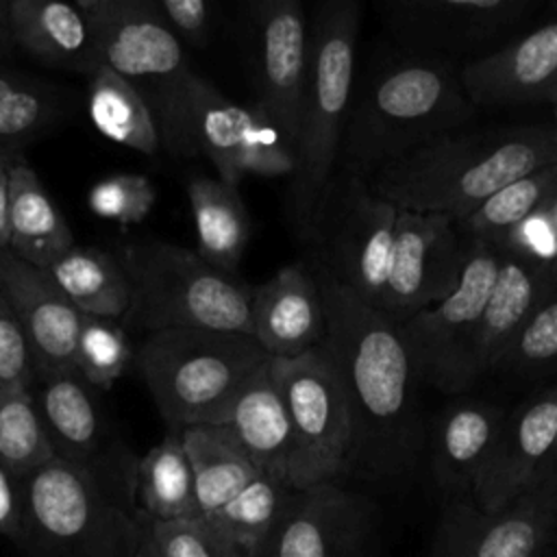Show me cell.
Wrapping results in <instances>:
<instances>
[{"label":"cell","mask_w":557,"mask_h":557,"mask_svg":"<svg viewBox=\"0 0 557 557\" xmlns=\"http://www.w3.org/2000/svg\"><path fill=\"white\" fill-rule=\"evenodd\" d=\"M326 311L329 352L352 420L348 472L392 476L413 466L422 442L418 376L400 329L320 268L313 270Z\"/></svg>","instance_id":"1"},{"label":"cell","mask_w":557,"mask_h":557,"mask_svg":"<svg viewBox=\"0 0 557 557\" xmlns=\"http://www.w3.org/2000/svg\"><path fill=\"white\" fill-rule=\"evenodd\" d=\"M137 463L109 450L89 466L54 457L26 474L17 544L28 557H135Z\"/></svg>","instance_id":"2"},{"label":"cell","mask_w":557,"mask_h":557,"mask_svg":"<svg viewBox=\"0 0 557 557\" xmlns=\"http://www.w3.org/2000/svg\"><path fill=\"white\" fill-rule=\"evenodd\" d=\"M557 161L553 126L453 131L368 176L400 211L440 213L459 224L511 181Z\"/></svg>","instance_id":"3"},{"label":"cell","mask_w":557,"mask_h":557,"mask_svg":"<svg viewBox=\"0 0 557 557\" xmlns=\"http://www.w3.org/2000/svg\"><path fill=\"white\" fill-rule=\"evenodd\" d=\"M474 111L450 61L396 59L352 89L337 168L368 178L405 152L459 131Z\"/></svg>","instance_id":"4"},{"label":"cell","mask_w":557,"mask_h":557,"mask_svg":"<svg viewBox=\"0 0 557 557\" xmlns=\"http://www.w3.org/2000/svg\"><path fill=\"white\" fill-rule=\"evenodd\" d=\"M361 13L355 0L320 2L309 24V70L298 115L296 170L285 213L292 233L309 242L313 215L339 163L342 137L355 89Z\"/></svg>","instance_id":"5"},{"label":"cell","mask_w":557,"mask_h":557,"mask_svg":"<svg viewBox=\"0 0 557 557\" xmlns=\"http://www.w3.org/2000/svg\"><path fill=\"white\" fill-rule=\"evenodd\" d=\"M270 361L252 335L209 329H165L146 335L137 366L170 424H224L246 383Z\"/></svg>","instance_id":"6"},{"label":"cell","mask_w":557,"mask_h":557,"mask_svg":"<svg viewBox=\"0 0 557 557\" xmlns=\"http://www.w3.org/2000/svg\"><path fill=\"white\" fill-rule=\"evenodd\" d=\"M133 302L126 318L152 331L209 329L252 335V287L183 246L141 239L120 252Z\"/></svg>","instance_id":"7"},{"label":"cell","mask_w":557,"mask_h":557,"mask_svg":"<svg viewBox=\"0 0 557 557\" xmlns=\"http://www.w3.org/2000/svg\"><path fill=\"white\" fill-rule=\"evenodd\" d=\"M163 144L176 154L207 157L218 178L235 187L246 176L289 178L296 170V148L270 115L255 102L228 100L196 72Z\"/></svg>","instance_id":"8"},{"label":"cell","mask_w":557,"mask_h":557,"mask_svg":"<svg viewBox=\"0 0 557 557\" xmlns=\"http://www.w3.org/2000/svg\"><path fill=\"white\" fill-rule=\"evenodd\" d=\"M398 209L368 178L337 168L318 202L311 237L315 268L381 311Z\"/></svg>","instance_id":"9"},{"label":"cell","mask_w":557,"mask_h":557,"mask_svg":"<svg viewBox=\"0 0 557 557\" xmlns=\"http://www.w3.org/2000/svg\"><path fill=\"white\" fill-rule=\"evenodd\" d=\"M272 376L285 400L294 450L289 483L305 490L348 472L352 420L342 379L320 346L300 357L272 359Z\"/></svg>","instance_id":"10"},{"label":"cell","mask_w":557,"mask_h":557,"mask_svg":"<svg viewBox=\"0 0 557 557\" xmlns=\"http://www.w3.org/2000/svg\"><path fill=\"white\" fill-rule=\"evenodd\" d=\"M85 15L98 59L126 78L150 104L157 126L178 107L194 72L183 44L152 0H74Z\"/></svg>","instance_id":"11"},{"label":"cell","mask_w":557,"mask_h":557,"mask_svg":"<svg viewBox=\"0 0 557 557\" xmlns=\"http://www.w3.org/2000/svg\"><path fill=\"white\" fill-rule=\"evenodd\" d=\"M468 244L455 292L398 324L418 381L444 394H457L476 383L472 368L476 331L498 272L496 248Z\"/></svg>","instance_id":"12"},{"label":"cell","mask_w":557,"mask_h":557,"mask_svg":"<svg viewBox=\"0 0 557 557\" xmlns=\"http://www.w3.org/2000/svg\"><path fill=\"white\" fill-rule=\"evenodd\" d=\"M557 540V479L540 481L498 511L448 496L433 557H546Z\"/></svg>","instance_id":"13"},{"label":"cell","mask_w":557,"mask_h":557,"mask_svg":"<svg viewBox=\"0 0 557 557\" xmlns=\"http://www.w3.org/2000/svg\"><path fill=\"white\" fill-rule=\"evenodd\" d=\"M468 248L450 218L398 209L381 313L400 324L444 300L461 281Z\"/></svg>","instance_id":"14"},{"label":"cell","mask_w":557,"mask_h":557,"mask_svg":"<svg viewBox=\"0 0 557 557\" xmlns=\"http://www.w3.org/2000/svg\"><path fill=\"white\" fill-rule=\"evenodd\" d=\"M533 9V0H394L383 4V22L411 54L476 59Z\"/></svg>","instance_id":"15"},{"label":"cell","mask_w":557,"mask_h":557,"mask_svg":"<svg viewBox=\"0 0 557 557\" xmlns=\"http://www.w3.org/2000/svg\"><path fill=\"white\" fill-rule=\"evenodd\" d=\"M246 22L255 104L283 128L296 148L309 70V20L298 0H259L250 4Z\"/></svg>","instance_id":"16"},{"label":"cell","mask_w":557,"mask_h":557,"mask_svg":"<svg viewBox=\"0 0 557 557\" xmlns=\"http://www.w3.org/2000/svg\"><path fill=\"white\" fill-rule=\"evenodd\" d=\"M368 503L337 481L294 490L255 557H370Z\"/></svg>","instance_id":"17"},{"label":"cell","mask_w":557,"mask_h":557,"mask_svg":"<svg viewBox=\"0 0 557 557\" xmlns=\"http://www.w3.org/2000/svg\"><path fill=\"white\" fill-rule=\"evenodd\" d=\"M0 289L26 337L35 379L76 372L83 313L52 276L4 248L0 250Z\"/></svg>","instance_id":"18"},{"label":"cell","mask_w":557,"mask_h":557,"mask_svg":"<svg viewBox=\"0 0 557 557\" xmlns=\"http://www.w3.org/2000/svg\"><path fill=\"white\" fill-rule=\"evenodd\" d=\"M474 107L557 104V15L459 67Z\"/></svg>","instance_id":"19"},{"label":"cell","mask_w":557,"mask_h":557,"mask_svg":"<svg viewBox=\"0 0 557 557\" xmlns=\"http://www.w3.org/2000/svg\"><path fill=\"white\" fill-rule=\"evenodd\" d=\"M557 433V383L505 416L494 448L472 485V500L492 513L527 492Z\"/></svg>","instance_id":"20"},{"label":"cell","mask_w":557,"mask_h":557,"mask_svg":"<svg viewBox=\"0 0 557 557\" xmlns=\"http://www.w3.org/2000/svg\"><path fill=\"white\" fill-rule=\"evenodd\" d=\"M250 313L252 337L272 359L300 357L324 342V298L315 274L302 263L283 265L252 287Z\"/></svg>","instance_id":"21"},{"label":"cell","mask_w":557,"mask_h":557,"mask_svg":"<svg viewBox=\"0 0 557 557\" xmlns=\"http://www.w3.org/2000/svg\"><path fill=\"white\" fill-rule=\"evenodd\" d=\"M496 252L498 272L479 322L472 357L476 381L496 370L527 318L557 287V274L548 268L505 248H496Z\"/></svg>","instance_id":"22"},{"label":"cell","mask_w":557,"mask_h":557,"mask_svg":"<svg viewBox=\"0 0 557 557\" xmlns=\"http://www.w3.org/2000/svg\"><path fill=\"white\" fill-rule=\"evenodd\" d=\"M507 411L485 400L450 405L435 422L431 468L448 496H472V485L490 457Z\"/></svg>","instance_id":"23"},{"label":"cell","mask_w":557,"mask_h":557,"mask_svg":"<svg viewBox=\"0 0 557 557\" xmlns=\"http://www.w3.org/2000/svg\"><path fill=\"white\" fill-rule=\"evenodd\" d=\"M7 26L13 44L46 63L87 74L100 63L76 2L7 0Z\"/></svg>","instance_id":"24"},{"label":"cell","mask_w":557,"mask_h":557,"mask_svg":"<svg viewBox=\"0 0 557 557\" xmlns=\"http://www.w3.org/2000/svg\"><path fill=\"white\" fill-rule=\"evenodd\" d=\"M33 383H37V392L30 389V394L54 457L78 466L102 459L109 453L104 450V424L87 383L76 372Z\"/></svg>","instance_id":"25"},{"label":"cell","mask_w":557,"mask_h":557,"mask_svg":"<svg viewBox=\"0 0 557 557\" xmlns=\"http://www.w3.org/2000/svg\"><path fill=\"white\" fill-rule=\"evenodd\" d=\"M224 426H228L259 472L289 481L294 437L270 361L239 392Z\"/></svg>","instance_id":"26"},{"label":"cell","mask_w":557,"mask_h":557,"mask_svg":"<svg viewBox=\"0 0 557 557\" xmlns=\"http://www.w3.org/2000/svg\"><path fill=\"white\" fill-rule=\"evenodd\" d=\"M9 250L26 263L48 270L74 246V235L39 176L24 161L9 170Z\"/></svg>","instance_id":"27"},{"label":"cell","mask_w":557,"mask_h":557,"mask_svg":"<svg viewBox=\"0 0 557 557\" xmlns=\"http://www.w3.org/2000/svg\"><path fill=\"white\" fill-rule=\"evenodd\" d=\"M187 196L198 242L196 252L215 270L235 276L252 233L239 189L218 176H194Z\"/></svg>","instance_id":"28"},{"label":"cell","mask_w":557,"mask_h":557,"mask_svg":"<svg viewBox=\"0 0 557 557\" xmlns=\"http://www.w3.org/2000/svg\"><path fill=\"white\" fill-rule=\"evenodd\" d=\"M178 433L191 463L200 518H211L259 474V468L224 424H194Z\"/></svg>","instance_id":"29"},{"label":"cell","mask_w":557,"mask_h":557,"mask_svg":"<svg viewBox=\"0 0 557 557\" xmlns=\"http://www.w3.org/2000/svg\"><path fill=\"white\" fill-rule=\"evenodd\" d=\"M46 272L83 315L117 320L131 309L128 274L109 252L74 244Z\"/></svg>","instance_id":"30"},{"label":"cell","mask_w":557,"mask_h":557,"mask_svg":"<svg viewBox=\"0 0 557 557\" xmlns=\"http://www.w3.org/2000/svg\"><path fill=\"white\" fill-rule=\"evenodd\" d=\"M87 113L96 131L131 150L154 154L161 135L146 98L102 61L89 72Z\"/></svg>","instance_id":"31"},{"label":"cell","mask_w":557,"mask_h":557,"mask_svg":"<svg viewBox=\"0 0 557 557\" xmlns=\"http://www.w3.org/2000/svg\"><path fill=\"white\" fill-rule=\"evenodd\" d=\"M137 507L159 522L200 518L194 472L178 431H170L139 459Z\"/></svg>","instance_id":"32"},{"label":"cell","mask_w":557,"mask_h":557,"mask_svg":"<svg viewBox=\"0 0 557 557\" xmlns=\"http://www.w3.org/2000/svg\"><path fill=\"white\" fill-rule=\"evenodd\" d=\"M292 494L294 487L289 481L259 472L231 503L202 520L222 533L242 553V557H255L287 509Z\"/></svg>","instance_id":"33"},{"label":"cell","mask_w":557,"mask_h":557,"mask_svg":"<svg viewBox=\"0 0 557 557\" xmlns=\"http://www.w3.org/2000/svg\"><path fill=\"white\" fill-rule=\"evenodd\" d=\"M557 191V161L537 168L483 200L457 226L468 242L498 246Z\"/></svg>","instance_id":"34"},{"label":"cell","mask_w":557,"mask_h":557,"mask_svg":"<svg viewBox=\"0 0 557 557\" xmlns=\"http://www.w3.org/2000/svg\"><path fill=\"white\" fill-rule=\"evenodd\" d=\"M54 459L30 389L0 387V466L20 483Z\"/></svg>","instance_id":"35"},{"label":"cell","mask_w":557,"mask_h":557,"mask_svg":"<svg viewBox=\"0 0 557 557\" xmlns=\"http://www.w3.org/2000/svg\"><path fill=\"white\" fill-rule=\"evenodd\" d=\"M131 359L133 346L115 320L83 315L76 342V374L87 385L109 389L126 372Z\"/></svg>","instance_id":"36"},{"label":"cell","mask_w":557,"mask_h":557,"mask_svg":"<svg viewBox=\"0 0 557 557\" xmlns=\"http://www.w3.org/2000/svg\"><path fill=\"white\" fill-rule=\"evenodd\" d=\"M52 100L35 83L0 70V154L17 159L20 148L50 120Z\"/></svg>","instance_id":"37"},{"label":"cell","mask_w":557,"mask_h":557,"mask_svg":"<svg viewBox=\"0 0 557 557\" xmlns=\"http://www.w3.org/2000/svg\"><path fill=\"white\" fill-rule=\"evenodd\" d=\"M141 535L157 557H242V553L202 518L159 522L141 513Z\"/></svg>","instance_id":"38"},{"label":"cell","mask_w":557,"mask_h":557,"mask_svg":"<svg viewBox=\"0 0 557 557\" xmlns=\"http://www.w3.org/2000/svg\"><path fill=\"white\" fill-rule=\"evenodd\" d=\"M157 189L144 174L120 172L98 181L87 196L91 213L113 220L122 228L139 224L154 207Z\"/></svg>","instance_id":"39"},{"label":"cell","mask_w":557,"mask_h":557,"mask_svg":"<svg viewBox=\"0 0 557 557\" xmlns=\"http://www.w3.org/2000/svg\"><path fill=\"white\" fill-rule=\"evenodd\" d=\"M557 361V287L527 318L496 370L529 372Z\"/></svg>","instance_id":"40"},{"label":"cell","mask_w":557,"mask_h":557,"mask_svg":"<svg viewBox=\"0 0 557 557\" xmlns=\"http://www.w3.org/2000/svg\"><path fill=\"white\" fill-rule=\"evenodd\" d=\"M494 248L522 255L557 274V191Z\"/></svg>","instance_id":"41"},{"label":"cell","mask_w":557,"mask_h":557,"mask_svg":"<svg viewBox=\"0 0 557 557\" xmlns=\"http://www.w3.org/2000/svg\"><path fill=\"white\" fill-rule=\"evenodd\" d=\"M35 368L17 318L0 289V387L30 389Z\"/></svg>","instance_id":"42"},{"label":"cell","mask_w":557,"mask_h":557,"mask_svg":"<svg viewBox=\"0 0 557 557\" xmlns=\"http://www.w3.org/2000/svg\"><path fill=\"white\" fill-rule=\"evenodd\" d=\"M165 26L191 46H202L209 39L211 7L205 0H152Z\"/></svg>","instance_id":"43"},{"label":"cell","mask_w":557,"mask_h":557,"mask_svg":"<svg viewBox=\"0 0 557 557\" xmlns=\"http://www.w3.org/2000/svg\"><path fill=\"white\" fill-rule=\"evenodd\" d=\"M0 535L20 542L22 535V490L0 466Z\"/></svg>","instance_id":"44"},{"label":"cell","mask_w":557,"mask_h":557,"mask_svg":"<svg viewBox=\"0 0 557 557\" xmlns=\"http://www.w3.org/2000/svg\"><path fill=\"white\" fill-rule=\"evenodd\" d=\"M20 161L13 157L0 154V250L9 248V224H7V209H9V170Z\"/></svg>","instance_id":"45"},{"label":"cell","mask_w":557,"mask_h":557,"mask_svg":"<svg viewBox=\"0 0 557 557\" xmlns=\"http://www.w3.org/2000/svg\"><path fill=\"white\" fill-rule=\"evenodd\" d=\"M553 479H557V433H555L550 453H548V457L544 459V463H542V468H540V472H537V476H535V483H540V481H553ZM535 483H533V485H535Z\"/></svg>","instance_id":"46"},{"label":"cell","mask_w":557,"mask_h":557,"mask_svg":"<svg viewBox=\"0 0 557 557\" xmlns=\"http://www.w3.org/2000/svg\"><path fill=\"white\" fill-rule=\"evenodd\" d=\"M9 41H11V37H9V26H7V0H0V54L4 52Z\"/></svg>","instance_id":"47"},{"label":"cell","mask_w":557,"mask_h":557,"mask_svg":"<svg viewBox=\"0 0 557 557\" xmlns=\"http://www.w3.org/2000/svg\"><path fill=\"white\" fill-rule=\"evenodd\" d=\"M135 557H157V555H154V550L150 548V544L144 540V535H139V546H137Z\"/></svg>","instance_id":"48"},{"label":"cell","mask_w":557,"mask_h":557,"mask_svg":"<svg viewBox=\"0 0 557 557\" xmlns=\"http://www.w3.org/2000/svg\"><path fill=\"white\" fill-rule=\"evenodd\" d=\"M546 557H557V546H553V550Z\"/></svg>","instance_id":"49"},{"label":"cell","mask_w":557,"mask_h":557,"mask_svg":"<svg viewBox=\"0 0 557 557\" xmlns=\"http://www.w3.org/2000/svg\"><path fill=\"white\" fill-rule=\"evenodd\" d=\"M553 111H555V126H553V128H555V131H557V104H555V107H553Z\"/></svg>","instance_id":"50"}]
</instances>
